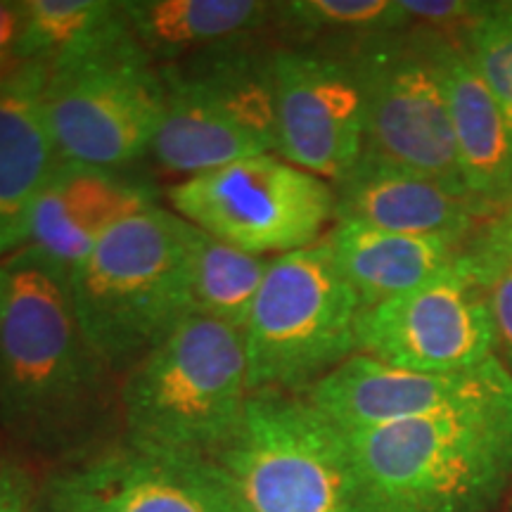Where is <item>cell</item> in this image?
I'll list each match as a JSON object with an SVG mask.
<instances>
[{
	"label": "cell",
	"mask_w": 512,
	"mask_h": 512,
	"mask_svg": "<svg viewBox=\"0 0 512 512\" xmlns=\"http://www.w3.org/2000/svg\"><path fill=\"white\" fill-rule=\"evenodd\" d=\"M10 275L0 318V432L24 465L50 472L124 444L121 380L86 342L67 285L27 264Z\"/></svg>",
	"instance_id": "6da1fadb"
},
{
	"label": "cell",
	"mask_w": 512,
	"mask_h": 512,
	"mask_svg": "<svg viewBox=\"0 0 512 512\" xmlns=\"http://www.w3.org/2000/svg\"><path fill=\"white\" fill-rule=\"evenodd\" d=\"M342 437L358 512H489L512 484V401Z\"/></svg>",
	"instance_id": "7a4b0ae2"
},
{
	"label": "cell",
	"mask_w": 512,
	"mask_h": 512,
	"mask_svg": "<svg viewBox=\"0 0 512 512\" xmlns=\"http://www.w3.org/2000/svg\"><path fill=\"white\" fill-rule=\"evenodd\" d=\"M195 233L155 204L107 230L69 273L76 323L119 380L195 313Z\"/></svg>",
	"instance_id": "3957f363"
},
{
	"label": "cell",
	"mask_w": 512,
	"mask_h": 512,
	"mask_svg": "<svg viewBox=\"0 0 512 512\" xmlns=\"http://www.w3.org/2000/svg\"><path fill=\"white\" fill-rule=\"evenodd\" d=\"M249 394L242 332L192 313L121 377L124 444L211 460L238 430Z\"/></svg>",
	"instance_id": "277c9868"
},
{
	"label": "cell",
	"mask_w": 512,
	"mask_h": 512,
	"mask_svg": "<svg viewBox=\"0 0 512 512\" xmlns=\"http://www.w3.org/2000/svg\"><path fill=\"white\" fill-rule=\"evenodd\" d=\"M159 67L128 29L124 12L50 67L46 117L60 162L133 169L150 155L164 117Z\"/></svg>",
	"instance_id": "5b68a950"
},
{
	"label": "cell",
	"mask_w": 512,
	"mask_h": 512,
	"mask_svg": "<svg viewBox=\"0 0 512 512\" xmlns=\"http://www.w3.org/2000/svg\"><path fill=\"white\" fill-rule=\"evenodd\" d=\"M266 38L159 67L164 117L152 164L178 181L275 152V95Z\"/></svg>",
	"instance_id": "8992f818"
},
{
	"label": "cell",
	"mask_w": 512,
	"mask_h": 512,
	"mask_svg": "<svg viewBox=\"0 0 512 512\" xmlns=\"http://www.w3.org/2000/svg\"><path fill=\"white\" fill-rule=\"evenodd\" d=\"M361 311L328 240L275 256L242 332L249 392H309L358 354Z\"/></svg>",
	"instance_id": "52a82bcc"
},
{
	"label": "cell",
	"mask_w": 512,
	"mask_h": 512,
	"mask_svg": "<svg viewBox=\"0 0 512 512\" xmlns=\"http://www.w3.org/2000/svg\"><path fill=\"white\" fill-rule=\"evenodd\" d=\"M211 460L240 512H358L342 432L304 394H249Z\"/></svg>",
	"instance_id": "ba28073f"
},
{
	"label": "cell",
	"mask_w": 512,
	"mask_h": 512,
	"mask_svg": "<svg viewBox=\"0 0 512 512\" xmlns=\"http://www.w3.org/2000/svg\"><path fill=\"white\" fill-rule=\"evenodd\" d=\"M166 202L211 238L256 256L316 245L337 211L332 183L275 152L171 183Z\"/></svg>",
	"instance_id": "9c48e42d"
},
{
	"label": "cell",
	"mask_w": 512,
	"mask_h": 512,
	"mask_svg": "<svg viewBox=\"0 0 512 512\" xmlns=\"http://www.w3.org/2000/svg\"><path fill=\"white\" fill-rule=\"evenodd\" d=\"M437 38V34L403 29L347 55L366 102L363 152L437 178L467 197Z\"/></svg>",
	"instance_id": "30bf717a"
},
{
	"label": "cell",
	"mask_w": 512,
	"mask_h": 512,
	"mask_svg": "<svg viewBox=\"0 0 512 512\" xmlns=\"http://www.w3.org/2000/svg\"><path fill=\"white\" fill-rule=\"evenodd\" d=\"M356 339L358 354L418 373H463L496 358L489 304L467 247L427 285L363 309Z\"/></svg>",
	"instance_id": "8fae6325"
},
{
	"label": "cell",
	"mask_w": 512,
	"mask_h": 512,
	"mask_svg": "<svg viewBox=\"0 0 512 512\" xmlns=\"http://www.w3.org/2000/svg\"><path fill=\"white\" fill-rule=\"evenodd\" d=\"M275 155L337 185L366 150V102L349 57L271 48Z\"/></svg>",
	"instance_id": "7c38bea8"
},
{
	"label": "cell",
	"mask_w": 512,
	"mask_h": 512,
	"mask_svg": "<svg viewBox=\"0 0 512 512\" xmlns=\"http://www.w3.org/2000/svg\"><path fill=\"white\" fill-rule=\"evenodd\" d=\"M337 430L358 432L512 401V380L496 358L463 373H418L354 354L304 394Z\"/></svg>",
	"instance_id": "4fadbf2b"
},
{
	"label": "cell",
	"mask_w": 512,
	"mask_h": 512,
	"mask_svg": "<svg viewBox=\"0 0 512 512\" xmlns=\"http://www.w3.org/2000/svg\"><path fill=\"white\" fill-rule=\"evenodd\" d=\"M157 200L155 183L133 169L57 162L31 207L27 240L0 264L43 268L67 285L107 230Z\"/></svg>",
	"instance_id": "5bb4252c"
},
{
	"label": "cell",
	"mask_w": 512,
	"mask_h": 512,
	"mask_svg": "<svg viewBox=\"0 0 512 512\" xmlns=\"http://www.w3.org/2000/svg\"><path fill=\"white\" fill-rule=\"evenodd\" d=\"M43 484L72 512H240L214 460L126 444L91 463L50 472Z\"/></svg>",
	"instance_id": "9a60e30c"
},
{
	"label": "cell",
	"mask_w": 512,
	"mask_h": 512,
	"mask_svg": "<svg viewBox=\"0 0 512 512\" xmlns=\"http://www.w3.org/2000/svg\"><path fill=\"white\" fill-rule=\"evenodd\" d=\"M335 188V223H363L387 233L470 242L477 221L475 204L437 178L382 162L363 152L358 164Z\"/></svg>",
	"instance_id": "2e32d148"
},
{
	"label": "cell",
	"mask_w": 512,
	"mask_h": 512,
	"mask_svg": "<svg viewBox=\"0 0 512 512\" xmlns=\"http://www.w3.org/2000/svg\"><path fill=\"white\" fill-rule=\"evenodd\" d=\"M50 67L19 62L0 79V261L27 240L38 192L57 166L46 117Z\"/></svg>",
	"instance_id": "e0dca14e"
},
{
	"label": "cell",
	"mask_w": 512,
	"mask_h": 512,
	"mask_svg": "<svg viewBox=\"0 0 512 512\" xmlns=\"http://www.w3.org/2000/svg\"><path fill=\"white\" fill-rule=\"evenodd\" d=\"M458 164L482 219H503L512 207V128L456 38H437Z\"/></svg>",
	"instance_id": "ac0fdd59"
},
{
	"label": "cell",
	"mask_w": 512,
	"mask_h": 512,
	"mask_svg": "<svg viewBox=\"0 0 512 512\" xmlns=\"http://www.w3.org/2000/svg\"><path fill=\"white\" fill-rule=\"evenodd\" d=\"M128 29L157 67L271 34L273 3L264 0H121Z\"/></svg>",
	"instance_id": "d6986e66"
},
{
	"label": "cell",
	"mask_w": 512,
	"mask_h": 512,
	"mask_svg": "<svg viewBox=\"0 0 512 512\" xmlns=\"http://www.w3.org/2000/svg\"><path fill=\"white\" fill-rule=\"evenodd\" d=\"M325 240L363 309L427 285L456 264L467 247V242L387 233L347 221H337Z\"/></svg>",
	"instance_id": "ffe728a7"
},
{
	"label": "cell",
	"mask_w": 512,
	"mask_h": 512,
	"mask_svg": "<svg viewBox=\"0 0 512 512\" xmlns=\"http://www.w3.org/2000/svg\"><path fill=\"white\" fill-rule=\"evenodd\" d=\"M408 29L401 0H290L273 3L275 46L347 57L375 38Z\"/></svg>",
	"instance_id": "44dd1931"
},
{
	"label": "cell",
	"mask_w": 512,
	"mask_h": 512,
	"mask_svg": "<svg viewBox=\"0 0 512 512\" xmlns=\"http://www.w3.org/2000/svg\"><path fill=\"white\" fill-rule=\"evenodd\" d=\"M273 259L275 256L242 252L197 228L192 309L200 316L245 332Z\"/></svg>",
	"instance_id": "7402d4cb"
},
{
	"label": "cell",
	"mask_w": 512,
	"mask_h": 512,
	"mask_svg": "<svg viewBox=\"0 0 512 512\" xmlns=\"http://www.w3.org/2000/svg\"><path fill=\"white\" fill-rule=\"evenodd\" d=\"M119 17V0H22L17 62L53 67Z\"/></svg>",
	"instance_id": "603a6c76"
},
{
	"label": "cell",
	"mask_w": 512,
	"mask_h": 512,
	"mask_svg": "<svg viewBox=\"0 0 512 512\" xmlns=\"http://www.w3.org/2000/svg\"><path fill=\"white\" fill-rule=\"evenodd\" d=\"M456 41L512 128V3H489Z\"/></svg>",
	"instance_id": "cb8c5ba5"
},
{
	"label": "cell",
	"mask_w": 512,
	"mask_h": 512,
	"mask_svg": "<svg viewBox=\"0 0 512 512\" xmlns=\"http://www.w3.org/2000/svg\"><path fill=\"white\" fill-rule=\"evenodd\" d=\"M467 256L489 304L494 356L512 380V256L491 238L489 228L467 242Z\"/></svg>",
	"instance_id": "d4e9b609"
},
{
	"label": "cell",
	"mask_w": 512,
	"mask_h": 512,
	"mask_svg": "<svg viewBox=\"0 0 512 512\" xmlns=\"http://www.w3.org/2000/svg\"><path fill=\"white\" fill-rule=\"evenodd\" d=\"M408 17V29L458 38L463 31L484 15L489 3L477 0H401Z\"/></svg>",
	"instance_id": "484cf974"
},
{
	"label": "cell",
	"mask_w": 512,
	"mask_h": 512,
	"mask_svg": "<svg viewBox=\"0 0 512 512\" xmlns=\"http://www.w3.org/2000/svg\"><path fill=\"white\" fill-rule=\"evenodd\" d=\"M38 486L34 470L22 460H0V512H34Z\"/></svg>",
	"instance_id": "4316f807"
},
{
	"label": "cell",
	"mask_w": 512,
	"mask_h": 512,
	"mask_svg": "<svg viewBox=\"0 0 512 512\" xmlns=\"http://www.w3.org/2000/svg\"><path fill=\"white\" fill-rule=\"evenodd\" d=\"M19 34H22V3L0 0V79L19 64Z\"/></svg>",
	"instance_id": "83f0119b"
},
{
	"label": "cell",
	"mask_w": 512,
	"mask_h": 512,
	"mask_svg": "<svg viewBox=\"0 0 512 512\" xmlns=\"http://www.w3.org/2000/svg\"><path fill=\"white\" fill-rule=\"evenodd\" d=\"M34 512H72V510H69L67 505H64L60 498H57L53 491H50L48 486L41 482V486H38V496H36Z\"/></svg>",
	"instance_id": "f1b7e54d"
},
{
	"label": "cell",
	"mask_w": 512,
	"mask_h": 512,
	"mask_svg": "<svg viewBox=\"0 0 512 512\" xmlns=\"http://www.w3.org/2000/svg\"><path fill=\"white\" fill-rule=\"evenodd\" d=\"M486 228H489L491 238H494L498 245H501L505 252L512 256V226L510 223L496 219V221H489V226Z\"/></svg>",
	"instance_id": "f546056e"
},
{
	"label": "cell",
	"mask_w": 512,
	"mask_h": 512,
	"mask_svg": "<svg viewBox=\"0 0 512 512\" xmlns=\"http://www.w3.org/2000/svg\"><path fill=\"white\" fill-rule=\"evenodd\" d=\"M8 287H10V275L0 266V318H3L5 304H8Z\"/></svg>",
	"instance_id": "4dcf8cb0"
},
{
	"label": "cell",
	"mask_w": 512,
	"mask_h": 512,
	"mask_svg": "<svg viewBox=\"0 0 512 512\" xmlns=\"http://www.w3.org/2000/svg\"><path fill=\"white\" fill-rule=\"evenodd\" d=\"M501 221H508V223H510V226H512V207H510V209H508V214H505V216H503V219H501Z\"/></svg>",
	"instance_id": "1f68e13d"
},
{
	"label": "cell",
	"mask_w": 512,
	"mask_h": 512,
	"mask_svg": "<svg viewBox=\"0 0 512 512\" xmlns=\"http://www.w3.org/2000/svg\"><path fill=\"white\" fill-rule=\"evenodd\" d=\"M508 512H512V501H510V510Z\"/></svg>",
	"instance_id": "d6a6232c"
}]
</instances>
